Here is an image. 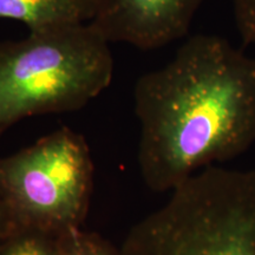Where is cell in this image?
<instances>
[{
  "instance_id": "6da1fadb",
  "label": "cell",
  "mask_w": 255,
  "mask_h": 255,
  "mask_svg": "<svg viewBox=\"0 0 255 255\" xmlns=\"http://www.w3.org/2000/svg\"><path fill=\"white\" fill-rule=\"evenodd\" d=\"M143 182L170 193L255 143V58L214 34L190 37L133 90Z\"/></svg>"
},
{
  "instance_id": "7a4b0ae2",
  "label": "cell",
  "mask_w": 255,
  "mask_h": 255,
  "mask_svg": "<svg viewBox=\"0 0 255 255\" xmlns=\"http://www.w3.org/2000/svg\"><path fill=\"white\" fill-rule=\"evenodd\" d=\"M113 73L110 43L91 24L0 43V136L27 117L82 109Z\"/></svg>"
},
{
  "instance_id": "3957f363",
  "label": "cell",
  "mask_w": 255,
  "mask_h": 255,
  "mask_svg": "<svg viewBox=\"0 0 255 255\" xmlns=\"http://www.w3.org/2000/svg\"><path fill=\"white\" fill-rule=\"evenodd\" d=\"M132 226L122 255H255V170L214 165Z\"/></svg>"
},
{
  "instance_id": "277c9868",
  "label": "cell",
  "mask_w": 255,
  "mask_h": 255,
  "mask_svg": "<svg viewBox=\"0 0 255 255\" xmlns=\"http://www.w3.org/2000/svg\"><path fill=\"white\" fill-rule=\"evenodd\" d=\"M92 187L90 148L70 128L0 157V199L18 229L57 238L82 228Z\"/></svg>"
},
{
  "instance_id": "5b68a950",
  "label": "cell",
  "mask_w": 255,
  "mask_h": 255,
  "mask_svg": "<svg viewBox=\"0 0 255 255\" xmlns=\"http://www.w3.org/2000/svg\"><path fill=\"white\" fill-rule=\"evenodd\" d=\"M203 0H96L91 24L109 43L161 49L189 32Z\"/></svg>"
},
{
  "instance_id": "8992f818",
  "label": "cell",
  "mask_w": 255,
  "mask_h": 255,
  "mask_svg": "<svg viewBox=\"0 0 255 255\" xmlns=\"http://www.w3.org/2000/svg\"><path fill=\"white\" fill-rule=\"evenodd\" d=\"M96 0H0V19L26 25L28 33L89 24Z\"/></svg>"
},
{
  "instance_id": "52a82bcc",
  "label": "cell",
  "mask_w": 255,
  "mask_h": 255,
  "mask_svg": "<svg viewBox=\"0 0 255 255\" xmlns=\"http://www.w3.org/2000/svg\"><path fill=\"white\" fill-rule=\"evenodd\" d=\"M59 255H122L101 235L72 229L56 238Z\"/></svg>"
},
{
  "instance_id": "ba28073f",
  "label": "cell",
  "mask_w": 255,
  "mask_h": 255,
  "mask_svg": "<svg viewBox=\"0 0 255 255\" xmlns=\"http://www.w3.org/2000/svg\"><path fill=\"white\" fill-rule=\"evenodd\" d=\"M0 255H59L56 238L18 229L0 244Z\"/></svg>"
},
{
  "instance_id": "9c48e42d",
  "label": "cell",
  "mask_w": 255,
  "mask_h": 255,
  "mask_svg": "<svg viewBox=\"0 0 255 255\" xmlns=\"http://www.w3.org/2000/svg\"><path fill=\"white\" fill-rule=\"evenodd\" d=\"M235 24L244 45H255V0H232Z\"/></svg>"
},
{
  "instance_id": "30bf717a",
  "label": "cell",
  "mask_w": 255,
  "mask_h": 255,
  "mask_svg": "<svg viewBox=\"0 0 255 255\" xmlns=\"http://www.w3.org/2000/svg\"><path fill=\"white\" fill-rule=\"evenodd\" d=\"M15 231H18L17 226L9 215L7 208L0 199V244L6 240L9 235H12Z\"/></svg>"
}]
</instances>
